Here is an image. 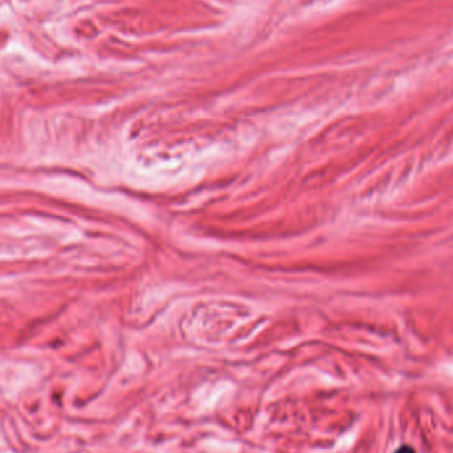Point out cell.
Returning a JSON list of instances; mask_svg holds the SVG:
<instances>
[{
    "label": "cell",
    "instance_id": "6da1fadb",
    "mask_svg": "<svg viewBox=\"0 0 453 453\" xmlns=\"http://www.w3.org/2000/svg\"><path fill=\"white\" fill-rule=\"evenodd\" d=\"M394 453H416V451L409 445H402Z\"/></svg>",
    "mask_w": 453,
    "mask_h": 453
}]
</instances>
